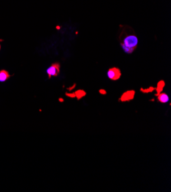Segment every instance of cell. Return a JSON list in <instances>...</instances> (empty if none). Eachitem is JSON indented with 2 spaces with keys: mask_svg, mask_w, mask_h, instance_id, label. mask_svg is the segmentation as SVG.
<instances>
[{
  "mask_svg": "<svg viewBox=\"0 0 171 192\" xmlns=\"http://www.w3.org/2000/svg\"><path fill=\"white\" fill-rule=\"evenodd\" d=\"M11 77L9 73L6 70H2L0 71V82H5Z\"/></svg>",
  "mask_w": 171,
  "mask_h": 192,
  "instance_id": "5",
  "label": "cell"
},
{
  "mask_svg": "<svg viewBox=\"0 0 171 192\" xmlns=\"http://www.w3.org/2000/svg\"><path fill=\"white\" fill-rule=\"evenodd\" d=\"M99 92L101 93V94H106V91H103V90H100V91H99Z\"/></svg>",
  "mask_w": 171,
  "mask_h": 192,
  "instance_id": "11",
  "label": "cell"
},
{
  "mask_svg": "<svg viewBox=\"0 0 171 192\" xmlns=\"http://www.w3.org/2000/svg\"><path fill=\"white\" fill-rule=\"evenodd\" d=\"M66 96H71V97H75V93H66Z\"/></svg>",
  "mask_w": 171,
  "mask_h": 192,
  "instance_id": "10",
  "label": "cell"
},
{
  "mask_svg": "<svg viewBox=\"0 0 171 192\" xmlns=\"http://www.w3.org/2000/svg\"><path fill=\"white\" fill-rule=\"evenodd\" d=\"M75 97H77V99L80 100L81 99L83 96H85V95H86V93H85V91H82V90H79V91H77L75 92Z\"/></svg>",
  "mask_w": 171,
  "mask_h": 192,
  "instance_id": "8",
  "label": "cell"
},
{
  "mask_svg": "<svg viewBox=\"0 0 171 192\" xmlns=\"http://www.w3.org/2000/svg\"><path fill=\"white\" fill-rule=\"evenodd\" d=\"M46 72L48 76V78H51V77L58 76L60 72V64L58 63L52 64L47 69Z\"/></svg>",
  "mask_w": 171,
  "mask_h": 192,
  "instance_id": "2",
  "label": "cell"
},
{
  "mask_svg": "<svg viewBox=\"0 0 171 192\" xmlns=\"http://www.w3.org/2000/svg\"><path fill=\"white\" fill-rule=\"evenodd\" d=\"M124 36H120V44L124 51L127 54H131L134 50H136L137 46V36L132 34H126V33H122Z\"/></svg>",
  "mask_w": 171,
  "mask_h": 192,
  "instance_id": "1",
  "label": "cell"
},
{
  "mask_svg": "<svg viewBox=\"0 0 171 192\" xmlns=\"http://www.w3.org/2000/svg\"><path fill=\"white\" fill-rule=\"evenodd\" d=\"M154 90V87H150L149 89H147V90H144V89H141L140 90V91L144 92V93H150V92H152Z\"/></svg>",
  "mask_w": 171,
  "mask_h": 192,
  "instance_id": "9",
  "label": "cell"
},
{
  "mask_svg": "<svg viewBox=\"0 0 171 192\" xmlns=\"http://www.w3.org/2000/svg\"><path fill=\"white\" fill-rule=\"evenodd\" d=\"M157 96H158V101L160 102H161L163 103H167V102L169 101V96H167L166 93H160V94L157 95Z\"/></svg>",
  "mask_w": 171,
  "mask_h": 192,
  "instance_id": "6",
  "label": "cell"
},
{
  "mask_svg": "<svg viewBox=\"0 0 171 192\" xmlns=\"http://www.w3.org/2000/svg\"><path fill=\"white\" fill-rule=\"evenodd\" d=\"M108 76L112 81H117L121 76V73L119 68H110L108 71Z\"/></svg>",
  "mask_w": 171,
  "mask_h": 192,
  "instance_id": "3",
  "label": "cell"
},
{
  "mask_svg": "<svg viewBox=\"0 0 171 192\" xmlns=\"http://www.w3.org/2000/svg\"><path fill=\"white\" fill-rule=\"evenodd\" d=\"M134 95H135L134 91H128L125 92V93H123V95H122L121 97H120V101H123V102L131 101V100H133L134 97Z\"/></svg>",
  "mask_w": 171,
  "mask_h": 192,
  "instance_id": "4",
  "label": "cell"
},
{
  "mask_svg": "<svg viewBox=\"0 0 171 192\" xmlns=\"http://www.w3.org/2000/svg\"><path fill=\"white\" fill-rule=\"evenodd\" d=\"M164 86H165V83H164V81H159L158 83H157V88H156V91H157V96L158 94H160V93H161L163 89H164Z\"/></svg>",
  "mask_w": 171,
  "mask_h": 192,
  "instance_id": "7",
  "label": "cell"
},
{
  "mask_svg": "<svg viewBox=\"0 0 171 192\" xmlns=\"http://www.w3.org/2000/svg\"><path fill=\"white\" fill-rule=\"evenodd\" d=\"M0 50H1V44H0Z\"/></svg>",
  "mask_w": 171,
  "mask_h": 192,
  "instance_id": "12",
  "label": "cell"
}]
</instances>
